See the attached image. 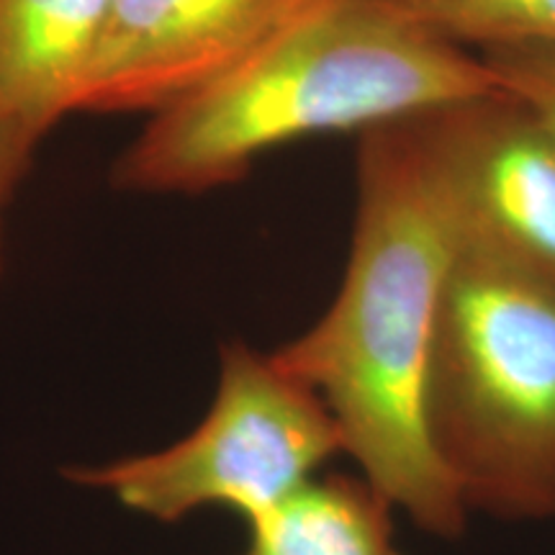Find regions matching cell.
Listing matches in <instances>:
<instances>
[{"mask_svg": "<svg viewBox=\"0 0 555 555\" xmlns=\"http://www.w3.org/2000/svg\"><path fill=\"white\" fill-rule=\"evenodd\" d=\"M41 139L29 134L16 124L0 119V270H3V232L5 214L13 196H16L21 180L31 168L34 152L39 150Z\"/></svg>", "mask_w": 555, "mask_h": 555, "instance_id": "cell-11", "label": "cell"}, {"mask_svg": "<svg viewBox=\"0 0 555 555\" xmlns=\"http://www.w3.org/2000/svg\"><path fill=\"white\" fill-rule=\"evenodd\" d=\"M414 119L360 139L343 283L327 311L273 356L327 404L358 474L427 535L455 540L468 509L429 446L425 380L461 232Z\"/></svg>", "mask_w": 555, "mask_h": 555, "instance_id": "cell-1", "label": "cell"}, {"mask_svg": "<svg viewBox=\"0 0 555 555\" xmlns=\"http://www.w3.org/2000/svg\"><path fill=\"white\" fill-rule=\"evenodd\" d=\"M339 453L343 437L314 388L273 352L229 343L219 352L217 397L196 429L155 453L78 468L69 478L157 522L229 506L249 525Z\"/></svg>", "mask_w": 555, "mask_h": 555, "instance_id": "cell-4", "label": "cell"}, {"mask_svg": "<svg viewBox=\"0 0 555 555\" xmlns=\"http://www.w3.org/2000/svg\"><path fill=\"white\" fill-rule=\"evenodd\" d=\"M414 16L468 50L555 41V0H401Z\"/></svg>", "mask_w": 555, "mask_h": 555, "instance_id": "cell-9", "label": "cell"}, {"mask_svg": "<svg viewBox=\"0 0 555 555\" xmlns=\"http://www.w3.org/2000/svg\"><path fill=\"white\" fill-rule=\"evenodd\" d=\"M393 504L363 476H314L249 522L242 555H404Z\"/></svg>", "mask_w": 555, "mask_h": 555, "instance_id": "cell-8", "label": "cell"}, {"mask_svg": "<svg viewBox=\"0 0 555 555\" xmlns=\"http://www.w3.org/2000/svg\"><path fill=\"white\" fill-rule=\"evenodd\" d=\"M499 90L478 52L401 0H309L258 50L150 116L111 168L129 193H206L327 131H365Z\"/></svg>", "mask_w": 555, "mask_h": 555, "instance_id": "cell-2", "label": "cell"}, {"mask_svg": "<svg viewBox=\"0 0 555 555\" xmlns=\"http://www.w3.org/2000/svg\"><path fill=\"white\" fill-rule=\"evenodd\" d=\"M461 240L555 278V139L502 88L414 119Z\"/></svg>", "mask_w": 555, "mask_h": 555, "instance_id": "cell-5", "label": "cell"}, {"mask_svg": "<svg viewBox=\"0 0 555 555\" xmlns=\"http://www.w3.org/2000/svg\"><path fill=\"white\" fill-rule=\"evenodd\" d=\"M309 0H111L75 114H147L229 73Z\"/></svg>", "mask_w": 555, "mask_h": 555, "instance_id": "cell-6", "label": "cell"}, {"mask_svg": "<svg viewBox=\"0 0 555 555\" xmlns=\"http://www.w3.org/2000/svg\"><path fill=\"white\" fill-rule=\"evenodd\" d=\"M496 86L555 139V41H515L478 50Z\"/></svg>", "mask_w": 555, "mask_h": 555, "instance_id": "cell-10", "label": "cell"}, {"mask_svg": "<svg viewBox=\"0 0 555 555\" xmlns=\"http://www.w3.org/2000/svg\"><path fill=\"white\" fill-rule=\"evenodd\" d=\"M111 0H0V119L44 139L78 108Z\"/></svg>", "mask_w": 555, "mask_h": 555, "instance_id": "cell-7", "label": "cell"}, {"mask_svg": "<svg viewBox=\"0 0 555 555\" xmlns=\"http://www.w3.org/2000/svg\"><path fill=\"white\" fill-rule=\"evenodd\" d=\"M429 446L468 509L555 522V278L461 240L425 380Z\"/></svg>", "mask_w": 555, "mask_h": 555, "instance_id": "cell-3", "label": "cell"}]
</instances>
